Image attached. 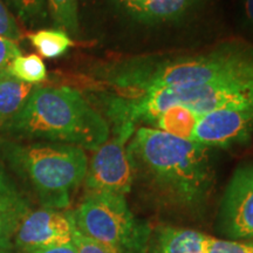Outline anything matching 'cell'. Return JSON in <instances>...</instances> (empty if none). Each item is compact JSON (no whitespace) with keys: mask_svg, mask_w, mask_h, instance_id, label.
<instances>
[{"mask_svg":"<svg viewBox=\"0 0 253 253\" xmlns=\"http://www.w3.org/2000/svg\"><path fill=\"white\" fill-rule=\"evenodd\" d=\"M134 132L130 123L114 126V137L95 150L84 177L88 192L126 196L130 191L135 171L128 142Z\"/></svg>","mask_w":253,"mask_h":253,"instance_id":"obj_7","label":"cell"},{"mask_svg":"<svg viewBox=\"0 0 253 253\" xmlns=\"http://www.w3.org/2000/svg\"><path fill=\"white\" fill-rule=\"evenodd\" d=\"M0 37H4L14 42H18L21 37L17 21L1 0H0Z\"/></svg>","mask_w":253,"mask_h":253,"instance_id":"obj_20","label":"cell"},{"mask_svg":"<svg viewBox=\"0 0 253 253\" xmlns=\"http://www.w3.org/2000/svg\"><path fill=\"white\" fill-rule=\"evenodd\" d=\"M134 134L128 151L135 175L172 207L186 211L203 207L213 186L209 148L155 128Z\"/></svg>","mask_w":253,"mask_h":253,"instance_id":"obj_1","label":"cell"},{"mask_svg":"<svg viewBox=\"0 0 253 253\" xmlns=\"http://www.w3.org/2000/svg\"><path fill=\"white\" fill-rule=\"evenodd\" d=\"M20 55V49L17 42L0 37V72L7 69L11 61Z\"/></svg>","mask_w":253,"mask_h":253,"instance_id":"obj_22","label":"cell"},{"mask_svg":"<svg viewBox=\"0 0 253 253\" xmlns=\"http://www.w3.org/2000/svg\"><path fill=\"white\" fill-rule=\"evenodd\" d=\"M253 132V108H223L198 119L191 141L207 148L245 143Z\"/></svg>","mask_w":253,"mask_h":253,"instance_id":"obj_10","label":"cell"},{"mask_svg":"<svg viewBox=\"0 0 253 253\" xmlns=\"http://www.w3.org/2000/svg\"><path fill=\"white\" fill-rule=\"evenodd\" d=\"M34 89L12 77L7 69L0 72V129L20 112Z\"/></svg>","mask_w":253,"mask_h":253,"instance_id":"obj_12","label":"cell"},{"mask_svg":"<svg viewBox=\"0 0 253 253\" xmlns=\"http://www.w3.org/2000/svg\"><path fill=\"white\" fill-rule=\"evenodd\" d=\"M198 119L184 107L175 106L164 110L153 122L155 129L167 132L175 137L191 141L192 132Z\"/></svg>","mask_w":253,"mask_h":253,"instance_id":"obj_13","label":"cell"},{"mask_svg":"<svg viewBox=\"0 0 253 253\" xmlns=\"http://www.w3.org/2000/svg\"><path fill=\"white\" fill-rule=\"evenodd\" d=\"M106 113L114 126L153 122L164 110L184 107L199 119L223 108H253V72L216 84L178 89H154L131 96L108 95Z\"/></svg>","mask_w":253,"mask_h":253,"instance_id":"obj_4","label":"cell"},{"mask_svg":"<svg viewBox=\"0 0 253 253\" xmlns=\"http://www.w3.org/2000/svg\"><path fill=\"white\" fill-rule=\"evenodd\" d=\"M221 239H253V163L239 166L231 176L218 212Z\"/></svg>","mask_w":253,"mask_h":253,"instance_id":"obj_8","label":"cell"},{"mask_svg":"<svg viewBox=\"0 0 253 253\" xmlns=\"http://www.w3.org/2000/svg\"><path fill=\"white\" fill-rule=\"evenodd\" d=\"M204 253H253V239L227 240L205 235Z\"/></svg>","mask_w":253,"mask_h":253,"instance_id":"obj_18","label":"cell"},{"mask_svg":"<svg viewBox=\"0 0 253 253\" xmlns=\"http://www.w3.org/2000/svg\"><path fill=\"white\" fill-rule=\"evenodd\" d=\"M28 207H0V250L9 248Z\"/></svg>","mask_w":253,"mask_h":253,"instance_id":"obj_17","label":"cell"},{"mask_svg":"<svg viewBox=\"0 0 253 253\" xmlns=\"http://www.w3.org/2000/svg\"><path fill=\"white\" fill-rule=\"evenodd\" d=\"M197 0H113L123 13L143 24L171 21L185 14Z\"/></svg>","mask_w":253,"mask_h":253,"instance_id":"obj_11","label":"cell"},{"mask_svg":"<svg viewBox=\"0 0 253 253\" xmlns=\"http://www.w3.org/2000/svg\"><path fill=\"white\" fill-rule=\"evenodd\" d=\"M0 207H28L13 182L0 169Z\"/></svg>","mask_w":253,"mask_h":253,"instance_id":"obj_19","label":"cell"},{"mask_svg":"<svg viewBox=\"0 0 253 253\" xmlns=\"http://www.w3.org/2000/svg\"><path fill=\"white\" fill-rule=\"evenodd\" d=\"M74 218L81 233L114 253H148L149 231L135 219L125 196L88 192Z\"/></svg>","mask_w":253,"mask_h":253,"instance_id":"obj_6","label":"cell"},{"mask_svg":"<svg viewBox=\"0 0 253 253\" xmlns=\"http://www.w3.org/2000/svg\"><path fill=\"white\" fill-rule=\"evenodd\" d=\"M21 17H33L42 8L43 0H6Z\"/></svg>","mask_w":253,"mask_h":253,"instance_id":"obj_23","label":"cell"},{"mask_svg":"<svg viewBox=\"0 0 253 253\" xmlns=\"http://www.w3.org/2000/svg\"><path fill=\"white\" fill-rule=\"evenodd\" d=\"M49 12L53 20L62 28L72 34L79 32V12L78 0H47Z\"/></svg>","mask_w":253,"mask_h":253,"instance_id":"obj_16","label":"cell"},{"mask_svg":"<svg viewBox=\"0 0 253 253\" xmlns=\"http://www.w3.org/2000/svg\"><path fill=\"white\" fill-rule=\"evenodd\" d=\"M28 40L45 58L53 59L65 54L73 46L67 32L62 30H41L30 34Z\"/></svg>","mask_w":253,"mask_h":253,"instance_id":"obj_14","label":"cell"},{"mask_svg":"<svg viewBox=\"0 0 253 253\" xmlns=\"http://www.w3.org/2000/svg\"><path fill=\"white\" fill-rule=\"evenodd\" d=\"M28 253H77V250H75V246L73 243H69V244L53 246V248L48 249L36 250V251H31Z\"/></svg>","mask_w":253,"mask_h":253,"instance_id":"obj_25","label":"cell"},{"mask_svg":"<svg viewBox=\"0 0 253 253\" xmlns=\"http://www.w3.org/2000/svg\"><path fill=\"white\" fill-rule=\"evenodd\" d=\"M253 72V43L236 41L208 53L176 58L141 56L116 62L104 80L118 96L154 89H178L216 84Z\"/></svg>","mask_w":253,"mask_h":253,"instance_id":"obj_2","label":"cell"},{"mask_svg":"<svg viewBox=\"0 0 253 253\" xmlns=\"http://www.w3.org/2000/svg\"><path fill=\"white\" fill-rule=\"evenodd\" d=\"M0 154L36 190L43 208L65 210L87 173L84 149L63 143L0 141Z\"/></svg>","mask_w":253,"mask_h":253,"instance_id":"obj_5","label":"cell"},{"mask_svg":"<svg viewBox=\"0 0 253 253\" xmlns=\"http://www.w3.org/2000/svg\"><path fill=\"white\" fill-rule=\"evenodd\" d=\"M240 19L245 30L253 37V0H240Z\"/></svg>","mask_w":253,"mask_h":253,"instance_id":"obj_24","label":"cell"},{"mask_svg":"<svg viewBox=\"0 0 253 253\" xmlns=\"http://www.w3.org/2000/svg\"><path fill=\"white\" fill-rule=\"evenodd\" d=\"M7 72L19 81L28 84H37L47 78L46 66L39 55H19L8 65Z\"/></svg>","mask_w":253,"mask_h":253,"instance_id":"obj_15","label":"cell"},{"mask_svg":"<svg viewBox=\"0 0 253 253\" xmlns=\"http://www.w3.org/2000/svg\"><path fill=\"white\" fill-rule=\"evenodd\" d=\"M0 130L96 150L109 138V126L80 91L69 87L34 88L17 115Z\"/></svg>","mask_w":253,"mask_h":253,"instance_id":"obj_3","label":"cell"},{"mask_svg":"<svg viewBox=\"0 0 253 253\" xmlns=\"http://www.w3.org/2000/svg\"><path fill=\"white\" fill-rule=\"evenodd\" d=\"M73 244L75 246L77 253H114L96 240L81 233L78 229L75 230L73 237Z\"/></svg>","mask_w":253,"mask_h":253,"instance_id":"obj_21","label":"cell"},{"mask_svg":"<svg viewBox=\"0 0 253 253\" xmlns=\"http://www.w3.org/2000/svg\"><path fill=\"white\" fill-rule=\"evenodd\" d=\"M148 253H158V252H150V251H149Z\"/></svg>","mask_w":253,"mask_h":253,"instance_id":"obj_27","label":"cell"},{"mask_svg":"<svg viewBox=\"0 0 253 253\" xmlns=\"http://www.w3.org/2000/svg\"><path fill=\"white\" fill-rule=\"evenodd\" d=\"M0 253H14V252L7 251V249H5V250H0Z\"/></svg>","mask_w":253,"mask_h":253,"instance_id":"obj_26","label":"cell"},{"mask_svg":"<svg viewBox=\"0 0 253 253\" xmlns=\"http://www.w3.org/2000/svg\"><path fill=\"white\" fill-rule=\"evenodd\" d=\"M75 230L74 212L43 208L25 214L14 240L19 249L28 253L73 243Z\"/></svg>","mask_w":253,"mask_h":253,"instance_id":"obj_9","label":"cell"}]
</instances>
